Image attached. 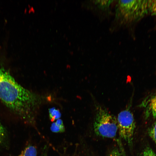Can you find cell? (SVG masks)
<instances>
[{
	"instance_id": "3957f363",
	"label": "cell",
	"mask_w": 156,
	"mask_h": 156,
	"mask_svg": "<svg viewBox=\"0 0 156 156\" xmlns=\"http://www.w3.org/2000/svg\"><path fill=\"white\" fill-rule=\"evenodd\" d=\"M95 107V114L93 124L95 134L103 138H114L118 131L117 118L100 105L96 104Z\"/></svg>"
},
{
	"instance_id": "7c38bea8",
	"label": "cell",
	"mask_w": 156,
	"mask_h": 156,
	"mask_svg": "<svg viewBox=\"0 0 156 156\" xmlns=\"http://www.w3.org/2000/svg\"><path fill=\"white\" fill-rule=\"evenodd\" d=\"M149 134L151 138L156 144V122L149 130Z\"/></svg>"
},
{
	"instance_id": "277c9868",
	"label": "cell",
	"mask_w": 156,
	"mask_h": 156,
	"mask_svg": "<svg viewBox=\"0 0 156 156\" xmlns=\"http://www.w3.org/2000/svg\"><path fill=\"white\" fill-rule=\"evenodd\" d=\"M129 104L120 112L117 118L118 131L120 138L131 146L133 144L135 123Z\"/></svg>"
},
{
	"instance_id": "30bf717a",
	"label": "cell",
	"mask_w": 156,
	"mask_h": 156,
	"mask_svg": "<svg viewBox=\"0 0 156 156\" xmlns=\"http://www.w3.org/2000/svg\"><path fill=\"white\" fill-rule=\"evenodd\" d=\"M148 13L156 17V0H148Z\"/></svg>"
},
{
	"instance_id": "7a4b0ae2",
	"label": "cell",
	"mask_w": 156,
	"mask_h": 156,
	"mask_svg": "<svg viewBox=\"0 0 156 156\" xmlns=\"http://www.w3.org/2000/svg\"><path fill=\"white\" fill-rule=\"evenodd\" d=\"M148 0H119L116 6V21L120 25L136 22L148 13Z\"/></svg>"
},
{
	"instance_id": "5b68a950",
	"label": "cell",
	"mask_w": 156,
	"mask_h": 156,
	"mask_svg": "<svg viewBox=\"0 0 156 156\" xmlns=\"http://www.w3.org/2000/svg\"><path fill=\"white\" fill-rule=\"evenodd\" d=\"M146 112L156 118V92L149 98L146 102Z\"/></svg>"
},
{
	"instance_id": "52a82bcc",
	"label": "cell",
	"mask_w": 156,
	"mask_h": 156,
	"mask_svg": "<svg viewBox=\"0 0 156 156\" xmlns=\"http://www.w3.org/2000/svg\"><path fill=\"white\" fill-rule=\"evenodd\" d=\"M37 151L36 147L30 145L25 147L19 154L16 156H37Z\"/></svg>"
},
{
	"instance_id": "9c48e42d",
	"label": "cell",
	"mask_w": 156,
	"mask_h": 156,
	"mask_svg": "<svg viewBox=\"0 0 156 156\" xmlns=\"http://www.w3.org/2000/svg\"><path fill=\"white\" fill-rule=\"evenodd\" d=\"M49 118L52 122L60 119L61 116V114L58 109L53 107L49 109Z\"/></svg>"
},
{
	"instance_id": "9a60e30c",
	"label": "cell",
	"mask_w": 156,
	"mask_h": 156,
	"mask_svg": "<svg viewBox=\"0 0 156 156\" xmlns=\"http://www.w3.org/2000/svg\"><path fill=\"white\" fill-rule=\"evenodd\" d=\"M44 150L43 152L40 156H47V150H45V151H44L45 150Z\"/></svg>"
},
{
	"instance_id": "4fadbf2b",
	"label": "cell",
	"mask_w": 156,
	"mask_h": 156,
	"mask_svg": "<svg viewBox=\"0 0 156 156\" xmlns=\"http://www.w3.org/2000/svg\"><path fill=\"white\" fill-rule=\"evenodd\" d=\"M122 152L117 148L113 149L106 156H124Z\"/></svg>"
},
{
	"instance_id": "6da1fadb",
	"label": "cell",
	"mask_w": 156,
	"mask_h": 156,
	"mask_svg": "<svg viewBox=\"0 0 156 156\" xmlns=\"http://www.w3.org/2000/svg\"><path fill=\"white\" fill-rule=\"evenodd\" d=\"M0 99L25 122L31 123V93L19 84L9 73L0 68Z\"/></svg>"
},
{
	"instance_id": "5bb4252c",
	"label": "cell",
	"mask_w": 156,
	"mask_h": 156,
	"mask_svg": "<svg viewBox=\"0 0 156 156\" xmlns=\"http://www.w3.org/2000/svg\"><path fill=\"white\" fill-rule=\"evenodd\" d=\"M141 156H156V154L151 148L147 147L144 150Z\"/></svg>"
},
{
	"instance_id": "8fae6325",
	"label": "cell",
	"mask_w": 156,
	"mask_h": 156,
	"mask_svg": "<svg viewBox=\"0 0 156 156\" xmlns=\"http://www.w3.org/2000/svg\"><path fill=\"white\" fill-rule=\"evenodd\" d=\"M52 132L55 133H62L65 131V128L64 125H61L56 124L55 122L53 123L50 127Z\"/></svg>"
},
{
	"instance_id": "ba28073f",
	"label": "cell",
	"mask_w": 156,
	"mask_h": 156,
	"mask_svg": "<svg viewBox=\"0 0 156 156\" xmlns=\"http://www.w3.org/2000/svg\"><path fill=\"white\" fill-rule=\"evenodd\" d=\"M113 1L111 0H96L94 1L93 2L99 9L105 10L109 8L110 5Z\"/></svg>"
},
{
	"instance_id": "8992f818",
	"label": "cell",
	"mask_w": 156,
	"mask_h": 156,
	"mask_svg": "<svg viewBox=\"0 0 156 156\" xmlns=\"http://www.w3.org/2000/svg\"><path fill=\"white\" fill-rule=\"evenodd\" d=\"M8 136L5 128L0 122V149L6 146Z\"/></svg>"
}]
</instances>
